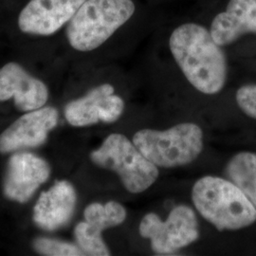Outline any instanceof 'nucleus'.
I'll use <instances>...</instances> for the list:
<instances>
[{"label": "nucleus", "instance_id": "1", "mask_svg": "<svg viewBox=\"0 0 256 256\" xmlns=\"http://www.w3.org/2000/svg\"><path fill=\"white\" fill-rule=\"evenodd\" d=\"M169 46L176 62L192 86L204 94L221 92L228 74L227 59L210 30L196 23L174 28Z\"/></svg>", "mask_w": 256, "mask_h": 256}, {"label": "nucleus", "instance_id": "2", "mask_svg": "<svg viewBox=\"0 0 256 256\" xmlns=\"http://www.w3.org/2000/svg\"><path fill=\"white\" fill-rule=\"evenodd\" d=\"M192 203L204 220L218 230H238L256 221V207L236 184L206 176L194 184Z\"/></svg>", "mask_w": 256, "mask_h": 256}, {"label": "nucleus", "instance_id": "3", "mask_svg": "<svg viewBox=\"0 0 256 256\" xmlns=\"http://www.w3.org/2000/svg\"><path fill=\"white\" fill-rule=\"evenodd\" d=\"M133 0H86L68 23L66 38L74 50L92 52L131 18Z\"/></svg>", "mask_w": 256, "mask_h": 256}, {"label": "nucleus", "instance_id": "4", "mask_svg": "<svg viewBox=\"0 0 256 256\" xmlns=\"http://www.w3.org/2000/svg\"><path fill=\"white\" fill-rule=\"evenodd\" d=\"M138 149L156 167L174 168L196 160L203 149V131L184 122L167 130L142 129L133 137Z\"/></svg>", "mask_w": 256, "mask_h": 256}, {"label": "nucleus", "instance_id": "5", "mask_svg": "<svg viewBox=\"0 0 256 256\" xmlns=\"http://www.w3.org/2000/svg\"><path fill=\"white\" fill-rule=\"evenodd\" d=\"M90 156L94 164L118 174L124 188L131 194L146 191L160 174L158 167L122 134L110 135Z\"/></svg>", "mask_w": 256, "mask_h": 256}, {"label": "nucleus", "instance_id": "6", "mask_svg": "<svg viewBox=\"0 0 256 256\" xmlns=\"http://www.w3.org/2000/svg\"><path fill=\"white\" fill-rule=\"evenodd\" d=\"M138 232L150 240L151 248L158 254H171L191 245L200 236L196 216L187 205L173 208L166 220L154 212L147 214L140 223Z\"/></svg>", "mask_w": 256, "mask_h": 256}, {"label": "nucleus", "instance_id": "7", "mask_svg": "<svg viewBox=\"0 0 256 256\" xmlns=\"http://www.w3.org/2000/svg\"><path fill=\"white\" fill-rule=\"evenodd\" d=\"M114 92L115 90L110 84L94 88L82 98L66 106V120L76 128L88 126L100 122H115L124 113V102Z\"/></svg>", "mask_w": 256, "mask_h": 256}, {"label": "nucleus", "instance_id": "8", "mask_svg": "<svg viewBox=\"0 0 256 256\" xmlns=\"http://www.w3.org/2000/svg\"><path fill=\"white\" fill-rule=\"evenodd\" d=\"M84 221L79 223L74 236L84 256H108L110 250L102 238V230L119 226L126 218V208L116 202L92 203L84 212Z\"/></svg>", "mask_w": 256, "mask_h": 256}, {"label": "nucleus", "instance_id": "9", "mask_svg": "<svg viewBox=\"0 0 256 256\" xmlns=\"http://www.w3.org/2000/svg\"><path fill=\"white\" fill-rule=\"evenodd\" d=\"M84 1L30 0L19 14V28L30 36L54 34L72 20Z\"/></svg>", "mask_w": 256, "mask_h": 256}, {"label": "nucleus", "instance_id": "10", "mask_svg": "<svg viewBox=\"0 0 256 256\" xmlns=\"http://www.w3.org/2000/svg\"><path fill=\"white\" fill-rule=\"evenodd\" d=\"M58 117V111L52 106L28 111L0 135V152L6 154L44 144L48 134L57 126Z\"/></svg>", "mask_w": 256, "mask_h": 256}, {"label": "nucleus", "instance_id": "11", "mask_svg": "<svg viewBox=\"0 0 256 256\" xmlns=\"http://www.w3.org/2000/svg\"><path fill=\"white\" fill-rule=\"evenodd\" d=\"M45 160L30 153H16L10 158L3 184L5 196L12 202H26L50 176Z\"/></svg>", "mask_w": 256, "mask_h": 256}, {"label": "nucleus", "instance_id": "12", "mask_svg": "<svg viewBox=\"0 0 256 256\" xmlns=\"http://www.w3.org/2000/svg\"><path fill=\"white\" fill-rule=\"evenodd\" d=\"M14 99L16 108L28 112L41 108L48 98L46 84L14 62L0 68V102Z\"/></svg>", "mask_w": 256, "mask_h": 256}, {"label": "nucleus", "instance_id": "13", "mask_svg": "<svg viewBox=\"0 0 256 256\" xmlns=\"http://www.w3.org/2000/svg\"><path fill=\"white\" fill-rule=\"evenodd\" d=\"M77 194L66 180L55 182L42 192L34 209V221L40 229L52 232L66 226L74 216Z\"/></svg>", "mask_w": 256, "mask_h": 256}, {"label": "nucleus", "instance_id": "14", "mask_svg": "<svg viewBox=\"0 0 256 256\" xmlns=\"http://www.w3.org/2000/svg\"><path fill=\"white\" fill-rule=\"evenodd\" d=\"M210 32L221 46L248 34H256V0H230L226 10L212 20Z\"/></svg>", "mask_w": 256, "mask_h": 256}, {"label": "nucleus", "instance_id": "15", "mask_svg": "<svg viewBox=\"0 0 256 256\" xmlns=\"http://www.w3.org/2000/svg\"><path fill=\"white\" fill-rule=\"evenodd\" d=\"M226 174L256 207V154L240 152L226 166Z\"/></svg>", "mask_w": 256, "mask_h": 256}, {"label": "nucleus", "instance_id": "16", "mask_svg": "<svg viewBox=\"0 0 256 256\" xmlns=\"http://www.w3.org/2000/svg\"><path fill=\"white\" fill-rule=\"evenodd\" d=\"M32 247L41 256H84L78 245L48 238H36Z\"/></svg>", "mask_w": 256, "mask_h": 256}, {"label": "nucleus", "instance_id": "17", "mask_svg": "<svg viewBox=\"0 0 256 256\" xmlns=\"http://www.w3.org/2000/svg\"><path fill=\"white\" fill-rule=\"evenodd\" d=\"M236 102L248 117L256 120V84H247L236 92Z\"/></svg>", "mask_w": 256, "mask_h": 256}]
</instances>
